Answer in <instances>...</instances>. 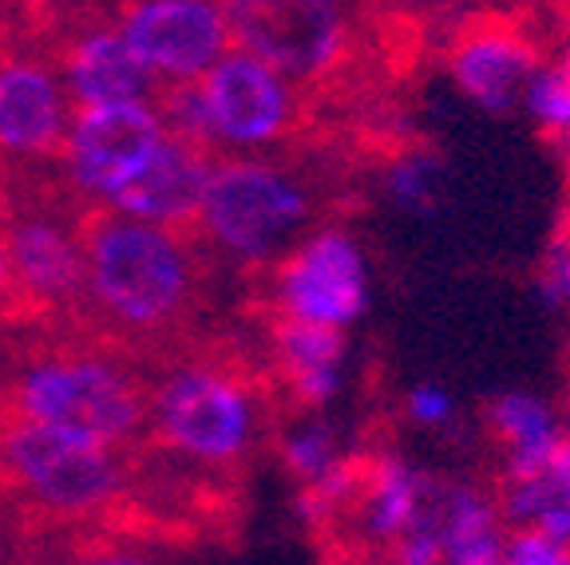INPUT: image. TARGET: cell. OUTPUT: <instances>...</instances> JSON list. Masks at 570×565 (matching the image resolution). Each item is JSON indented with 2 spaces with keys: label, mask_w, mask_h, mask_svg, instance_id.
<instances>
[{
  "label": "cell",
  "mask_w": 570,
  "mask_h": 565,
  "mask_svg": "<svg viewBox=\"0 0 570 565\" xmlns=\"http://www.w3.org/2000/svg\"><path fill=\"white\" fill-rule=\"evenodd\" d=\"M88 269L96 297L119 320L159 325L183 305L190 269L175 238L155 230V221H104L91 238Z\"/></svg>",
  "instance_id": "1"
},
{
  "label": "cell",
  "mask_w": 570,
  "mask_h": 565,
  "mask_svg": "<svg viewBox=\"0 0 570 565\" xmlns=\"http://www.w3.org/2000/svg\"><path fill=\"white\" fill-rule=\"evenodd\" d=\"M210 234L238 257H269L302 230L309 202L302 186L262 162L210 170L203 210Z\"/></svg>",
  "instance_id": "2"
},
{
  "label": "cell",
  "mask_w": 570,
  "mask_h": 565,
  "mask_svg": "<svg viewBox=\"0 0 570 565\" xmlns=\"http://www.w3.org/2000/svg\"><path fill=\"white\" fill-rule=\"evenodd\" d=\"M223 12L230 44L266 60L285 80L330 71L345 48V20L333 0H226Z\"/></svg>",
  "instance_id": "3"
},
{
  "label": "cell",
  "mask_w": 570,
  "mask_h": 565,
  "mask_svg": "<svg viewBox=\"0 0 570 565\" xmlns=\"http://www.w3.org/2000/svg\"><path fill=\"white\" fill-rule=\"evenodd\" d=\"M20 404L36 424L63 427L96 443L127 439L142 419L131 384L91 360H52L32 368L20 388Z\"/></svg>",
  "instance_id": "4"
},
{
  "label": "cell",
  "mask_w": 570,
  "mask_h": 565,
  "mask_svg": "<svg viewBox=\"0 0 570 565\" xmlns=\"http://www.w3.org/2000/svg\"><path fill=\"white\" fill-rule=\"evenodd\" d=\"M4 455H9L20 483L36 498H45L48 506H60V511H91L116 486V467L107 459V443L83 439V435L52 424L28 419L24 427L9 435Z\"/></svg>",
  "instance_id": "5"
},
{
  "label": "cell",
  "mask_w": 570,
  "mask_h": 565,
  "mask_svg": "<svg viewBox=\"0 0 570 565\" xmlns=\"http://www.w3.org/2000/svg\"><path fill=\"white\" fill-rule=\"evenodd\" d=\"M210 139L230 147H266L289 127L294 96L282 71L249 52H223L203 71Z\"/></svg>",
  "instance_id": "6"
},
{
  "label": "cell",
  "mask_w": 570,
  "mask_h": 565,
  "mask_svg": "<svg viewBox=\"0 0 570 565\" xmlns=\"http://www.w3.org/2000/svg\"><path fill=\"white\" fill-rule=\"evenodd\" d=\"M119 36L142 68L170 80H203V71L230 48L226 12L214 0H142Z\"/></svg>",
  "instance_id": "7"
},
{
  "label": "cell",
  "mask_w": 570,
  "mask_h": 565,
  "mask_svg": "<svg viewBox=\"0 0 570 565\" xmlns=\"http://www.w3.org/2000/svg\"><path fill=\"white\" fill-rule=\"evenodd\" d=\"M159 427L178 450L206 463H226L246 450L254 407L246 391L226 376L183 371L159 396Z\"/></svg>",
  "instance_id": "8"
},
{
  "label": "cell",
  "mask_w": 570,
  "mask_h": 565,
  "mask_svg": "<svg viewBox=\"0 0 570 565\" xmlns=\"http://www.w3.org/2000/svg\"><path fill=\"white\" fill-rule=\"evenodd\" d=\"M282 305L294 320L348 328L368 309V266L348 234H317L282 269Z\"/></svg>",
  "instance_id": "9"
},
{
  "label": "cell",
  "mask_w": 570,
  "mask_h": 565,
  "mask_svg": "<svg viewBox=\"0 0 570 565\" xmlns=\"http://www.w3.org/2000/svg\"><path fill=\"white\" fill-rule=\"evenodd\" d=\"M163 123L151 107L131 103H88L71 131V167L88 190L111 198L142 170L163 142Z\"/></svg>",
  "instance_id": "10"
},
{
  "label": "cell",
  "mask_w": 570,
  "mask_h": 565,
  "mask_svg": "<svg viewBox=\"0 0 570 565\" xmlns=\"http://www.w3.org/2000/svg\"><path fill=\"white\" fill-rule=\"evenodd\" d=\"M210 167L198 147L183 135H163L159 150L142 162V170L127 186H119L111 202L127 218L142 221H178L203 210Z\"/></svg>",
  "instance_id": "11"
},
{
  "label": "cell",
  "mask_w": 570,
  "mask_h": 565,
  "mask_svg": "<svg viewBox=\"0 0 570 565\" xmlns=\"http://www.w3.org/2000/svg\"><path fill=\"white\" fill-rule=\"evenodd\" d=\"M539 68L531 48L515 32H472L452 52V80L463 96L491 116H508L523 103V88Z\"/></svg>",
  "instance_id": "12"
},
{
  "label": "cell",
  "mask_w": 570,
  "mask_h": 565,
  "mask_svg": "<svg viewBox=\"0 0 570 565\" xmlns=\"http://www.w3.org/2000/svg\"><path fill=\"white\" fill-rule=\"evenodd\" d=\"M60 135V91L48 71L12 63L0 71V142L20 155L45 150Z\"/></svg>",
  "instance_id": "13"
},
{
  "label": "cell",
  "mask_w": 570,
  "mask_h": 565,
  "mask_svg": "<svg viewBox=\"0 0 570 565\" xmlns=\"http://www.w3.org/2000/svg\"><path fill=\"white\" fill-rule=\"evenodd\" d=\"M277 345H282L289 384L305 404L325 407L330 399H337L341 376H345V328L289 317L282 325Z\"/></svg>",
  "instance_id": "14"
},
{
  "label": "cell",
  "mask_w": 570,
  "mask_h": 565,
  "mask_svg": "<svg viewBox=\"0 0 570 565\" xmlns=\"http://www.w3.org/2000/svg\"><path fill=\"white\" fill-rule=\"evenodd\" d=\"M151 71L127 48L124 36L99 32L71 52V91L88 103H131L147 91Z\"/></svg>",
  "instance_id": "15"
},
{
  "label": "cell",
  "mask_w": 570,
  "mask_h": 565,
  "mask_svg": "<svg viewBox=\"0 0 570 565\" xmlns=\"http://www.w3.org/2000/svg\"><path fill=\"white\" fill-rule=\"evenodd\" d=\"M508 518L515 526H534L554 542L570 546V439L562 435L547 463L531 475L508 478Z\"/></svg>",
  "instance_id": "16"
},
{
  "label": "cell",
  "mask_w": 570,
  "mask_h": 565,
  "mask_svg": "<svg viewBox=\"0 0 570 565\" xmlns=\"http://www.w3.org/2000/svg\"><path fill=\"white\" fill-rule=\"evenodd\" d=\"M491 427L508 447V478L531 475L547 463L554 443L562 439V427L554 412L531 391H508L491 404Z\"/></svg>",
  "instance_id": "17"
},
{
  "label": "cell",
  "mask_w": 570,
  "mask_h": 565,
  "mask_svg": "<svg viewBox=\"0 0 570 565\" xmlns=\"http://www.w3.org/2000/svg\"><path fill=\"white\" fill-rule=\"evenodd\" d=\"M440 557L452 565L503 562L499 514L472 490H448L440 498Z\"/></svg>",
  "instance_id": "18"
},
{
  "label": "cell",
  "mask_w": 570,
  "mask_h": 565,
  "mask_svg": "<svg viewBox=\"0 0 570 565\" xmlns=\"http://www.w3.org/2000/svg\"><path fill=\"white\" fill-rule=\"evenodd\" d=\"M428 498V483L404 463L389 459L373 470L365 486V526L376 542H396Z\"/></svg>",
  "instance_id": "19"
},
{
  "label": "cell",
  "mask_w": 570,
  "mask_h": 565,
  "mask_svg": "<svg viewBox=\"0 0 570 565\" xmlns=\"http://www.w3.org/2000/svg\"><path fill=\"white\" fill-rule=\"evenodd\" d=\"M12 261H17L20 277L32 289L60 293L80 277V257L71 249V241L63 234H56L52 226H24L12 238Z\"/></svg>",
  "instance_id": "20"
},
{
  "label": "cell",
  "mask_w": 570,
  "mask_h": 565,
  "mask_svg": "<svg viewBox=\"0 0 570 565\" xmlns=\"http://www.w3.org/2000/svg\"><path fill=\"white\" fill-rule=\"evenodd\" d=\"M519 107H523L527 116L543 127V131L570 135V71H562L559 63L534 68Z\"/></svg>",
  "instance_id": "21"
},
{
  "label": "cell",
  "mask_w": 570,
  "mask_h": 565,
  "mask_svg": "<svg viewBox=\"0 0 570 565\" xmlns=\"http://www.w3.org/2000/svg\"><path fill=\"white\" fill-rule=\"evenodd\" d=\"M440 186H444V170L432 155H409L389 170V198L409 214L432 210L440 202Z\"/></svg>",
  "instance_id": "22"
},
{
  "label": "cell",
  "mask_w": 570,
  "mask_h": 565,
  "mask_svg": "<svg viewBox=\"0 0 570 565\" xmlns=\"http://www.w3.org/2000/svg\"><path fill=\"white\" fill-rule=\"evenodd\" d=\"M503 562L508 565H567L570 546L554 542L551 534L534 531V526H519L511 538H503Z\"/></svg>",
  "instance_id": "23"
},
{
  "label": "cell",
  "mask_w": 570,
  "mask_h": 565,
  "mask_svg": "<svg viewBox=\"0 0 570 565\" xmlns=\"http://www.w3.org/2000/svg\"><path fill=\"white\" fill-rule=\"evenodd\" d=\"M404 407H409L412 424L428 427V432H440V427H448L455 419V396L444 384H420V388H412Z\"/></svg>",
  "instance_id": "24"
},
{
  "label": "cell",
  "mask_w": 570,
  "mask_h": 565,
  "mask_svg": "<svg viewBox=\"0 0 570 565\" xmlns=\"http://www.w3.org/2000/svg\"><path fill=\"white\" fill-rule=\"evenodd\" d=\"M543 297L554 309L570 305V246H554L543 266Z\"/></svg>",
  "instance_id": "25"
},
{
  "label": "cell",
  "mask_w": 570,
  "mask_h": 565,
  "mask_svg": "<svg viewBox=\"0 0 570 565\" xmlns=\"http://www.w3.org/2000/svg\"><path fill=\"white\" fill-rule=\"evenodd\" d=\"M4 281H9V257L0 254V285H4Z\"/></svg>",
  "instance_id": "26"
},
{
  "label": "cell",
  "mask_w": 570,
  "mask_h": 565,
  "mask_svg": "<svg viewBox=\"0 0 570 565\" xmlns=\"http://www.w3.org/2000/svg\"><path fill=\"white\" fill-rule=\"evenodd\" d=\"M404 4H412V9H432V4H440V0H404Z\"/></svg>",
  "instance_id": "27"
},
{
  "label": "cell",
  "mask_w": 570,
  "mask_h": 565,
  "mask_svg": "<svg viewBox=\"0 0 570 565\" xmlns=\"http://www.w3.org/2000/svg\"><path fill=\"white\" fill-rule=\"evenodd\" d=\"M559 68H562V71H570V44L562 48V56H559Z\"/></svg>",
  "instance_id": "28"
}]
</instances>
